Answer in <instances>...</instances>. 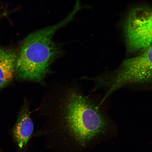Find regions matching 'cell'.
<instances>
[{"label":"cell","mask_w":152,"mask_h":152,"mask_svg":"<svg viewBox=\"0 0 152 152\" xmlns=\"http://www.w3.org/2000/svg\"><path fill=\"white\" fill-rule=\"evenodd\" d=\"M45 116L46 121L37 135L60 152H82L106 124L97 107L76 88L66 91Z\"/></svg>","instance_id":"cell-1"},{"label":"cell","mask_w":152,"mask_h":152,"mask_svg":"<svg viewBox=\"0 0 152 152\" xmlns=\"http://www.w3.org/2000/svg\"><path fill=\"white\" fill-rule=\"evenodd\" d=\"M77 11L74 8L58 23L35 31L20 41L15 72L17 79L43 82L50 71L51 65L62 53L59 45L53 41V36L73 20Z\"/></svg>","instance_id":"cell-2"},{"label":"cell","mask_w":152,"mask_h":152,"mask_svg":"<svg viewBox=\"0 0 152 152\" xmlns=\"http://www.w3.org/2000/svg\"><path fill=\"white\" fill-rule=\"evenodd\" d=\"M139 56L125 60L113 74L108 94L125 85L152 82V45Z\"/></svg>","instance_id":"cell-3"},{"label":"cell","mask_w":152,"mask_h":152,"mask_svg":"<svg viewBox=\"0 0 152 152\" xmlns=\"http://www.w3.org/2000/svg\"><path fill=\"white\" fill-rule=\"evenodd\" d=\"M127 50L142 51L152 45V8L138 7L131 11L124 26Z\"/></svg>","instance_id":"cell-4"},{"label":"cell","mask_w":152,"mask_h":152,"mask_svg":"<svg viewBox=\"0 0 152 152\" xmlns=\"http://www.w3.org/2000/svg\"><path fill=\"white\" fill-rule=\"evenodd\" d=\"M29 104L25 102L19 113L18 120L12 131L15 142L20 149L27 144L34 131V124L30 115Z\"/></svg>","instance_id":"cell-5"},{"label":"cell","mask_w":152,"mask_h":152,"mask_svg":"<svg viewBox=\"0 0 152 152\" xmlns=\"http://www.w3.org/2000/svg\"><path fill=\"white\" fill-rule=\"evenodd\" d=\"M4 15L0 13V20ZM16 49L0 45V89L12 81L15 75L17 57Z\"/></svg>","instance_id":"cell-6"}]
</instances>
